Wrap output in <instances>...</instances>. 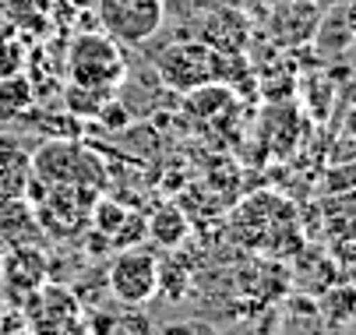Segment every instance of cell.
<instances>
[{"instance_id":"obj_1","label":"cell","mask_w":356,"mask_h":335,"mask_svg":"<svg viewBox=\"0 0 356 335\" xmlns=\"http://www.w3.org/2000/svg\"><path fill=\"white\" fill-rule=\"evenodd\" d=\"M32 177L42 183H71V187H106V166L99 163L85 145L54 138L39 152H32Z\"/></svg>"},{"instance_id":"obj_2","label":"cell","mask_w":356,"mask_h":335,"mask_svg":"<svg viewBox=\"0 0 356 335\" xmlns=\"http://www.w3.org/2000/svg\"><path fill=\"white\" fill-rule=\"evenodd\" d=\"M67 78L88 88H106L113 92L127 78V64L113 35H95L85 32L67 46Z\"/></svg>"},{"instance_id":"obj_3","label":"cell","mask_w":356,"mask_h":335,"mask_svg":"<svg viewBox=\"0 0 356 335\" xmlns=\"http://www.w3.org/2000/svg\"><path fill=\"white\" fill-rule=\"evenodd\" d=\"M106 286L113 300L127 304V307H141L148 304L152 297L159 293V261L156 254L148 251H124L113 265H110V275H106Z\"/></svg>"},{"instance_id":"obj_4","label":"cell","mask_w":356,"mask_h":335,"mask_svg":"<svg viewBox=\"0 0 356 335\" xmlns=\"http://www.w3.org/2000/svg\"><path fill=\"white\" fill-rule=\"evenodd\" d=\"M163 0H99V22L120 42H145L163 28Z\"/></svg>"},{"instance_id":"obj_5","label":"cell","mask_w":356,"mask_h":335,"mask_svg":"<svg viewBox=\"0 0 356 335\" xmlns=\"http://www.w3.org/2000/svg\"><path fill=\"white\" fill-rule=\"evenodd\" d=\"M159 74L166 85H173L180 92L197 88V85L219 78V54H216V46H205V42L170 46L159 57Z\"/></svg>"},{"instance_id":"obj_6","label":"cell","mask_w":356,"mask_h":335,"mask_svg":"<svg viewBox=\"0 0 356 335\" xmlns=\"http://www.w3.org/2000/svg\"><path fill=\"white\" fill-rule=\"evenodd\" d=\"M0 275H4L8 290L29 297L32 290H39L42 279H46V258H42L39 251L18 247V251H11L8 258L0 254Z\"/></svg>"},{"instance_id":"obj_7","label":"cell","mask_w":356,"mask_h":335,"mask_svg":"<svg viewBox=\"0 0 356 335\" xmlns=\"http://www.w3.org/2000/svg\"><path fill=\"white\" fill-rule=\"evenodd\" d=\"M32 300H39L49 314H39V318H29V325L32 328H81V321H78V300L67 293V290H60V286H46V290L39 293V290H32L29 293Z\"/></svg>"},{"instance_id":"obj_8","label":"cell","mask_w":356,"mask_h":335,"mask_svg":"<svg viewBox=\"0 0 356 335\" xmlns=\"http://www.w3.org/2000/svg\"><path fill=\"white\" fill-rule=\"evenodd\" d=\"M29 183H32V156L18 149L15 141L0 145V202L25 198Z\"/></svg>"},{"instance_id":"obj_9","label":"cell","mask_w":356,"mask_h":335,"mask_svg":"<svg viewBox=\"0 0 356 335\" xmlns=\"http://www.w3.org/2000/svg\"><path fill=\"white\" fill-rule=\"evenodd\" d=\"M187 215L177 205H163L159 212H152V219L145 222V233L156 240L159 247H180L187 240Z\"/></svg>"},{"instance_id":"obj_10","label":"cell","mask_w":356,"mask_h":335,"mask_svg":"<svg viewBox=\"0 0 356 335\" xmlns=\"http://www.w3.org/2000/svg\"><path fill=\"white\" fill-rule=\"evenodd\" d=\"M318 318L332 328L353 325V318H356V286L339 282V286H332V290H325L321 300H318Z\"/></svg>"},{"instance_id":"obj_11","label":"cell","mask_w":356,"mask_h":335,"mask_svg":"<svg viewBox=\"0 0 356 335\" xmlns=\"http://www.w3.org/2000/svg\"><path fill=\"white\" fill-rule=\"evenodd\" d=\"M35 99V92H32V81L15 71V74H4L0 78V120H8V117H18L32 106Z\"/></svg>"},{"instance_id":"obj_12","label":"cell","mask_w":356,"mask_h":335,"mask_svg":"<svg viewBox=\"0 0 356 335\" xmlns=\"http://www.w3.org/2000/svg\"><path fill=\"white\" fill-rule=\"evenodd\" d=\"M106 99H110V92H106V88H88V85H78V81H71L67 92H64L67 110L78 113V117H88V113L99 117V110H103Z\"/></svg>"},{"instance_id":"obj_13","label":"cell","mask_w":356,"mask_h":335,"mask_svg":"<svg viewBox=\"0 0 356 335\" xmlns=\"http://www.w3.org/2000/svg\"><path fill=\"white\" fill-rule=\"evenodd\" d=\"M124 219H127V212L120 209V205H113V202H99L95 198V205H92V222L103 229V233H117L120 226H124Z\"/></svg>"},{"instance_id":"obj_14","label":"cell","mask_w":356,"mask_h":335,"mask_svg":"<svg viewBox=\"0 0 356 335\" xmlns=\"http://www.w3.org/2000/svg\"><path fill=\"white\" fill-rule=\"evenodd\" d=\"M4 11L11 22L29 25V22H42L39 15L46 11V0H4Z\"/></svg>"},{"instance_id":"obj_15","label":"cell","mask_w":356,"mask_h":335,"mask_svg":"<svg viewBox=\"0 0 356 335\" xmlns=\"http://www.w3.org/2000/svg\"><path fill=\"white\" fill-rule=\"evenodd\" d=\"M22 60H25L22 46H18V42H11V39H0V78L22 71Z\"/></svg>"},{"instance_id":"obj_16","label":"cell","mask_w":356,"mask_h":335,"mask_svg":"<svg viewBox=\"0 0 356 335\" xmlns=\"http://www.w3.org/2000/svg\"><path fill=\"white\" fill-rule=\"evenodd\" d=\"M346 127H349V134H356V110L349 113V120H346Z\"/></svg>"},{"instance_id":"obj_17","label":"cell","mask_w":356,"mask_h":335,"mask_svg":"<svg viewBox=\"0 0 356 335\" xmlns=\"http://www.w3.org/2000/svg\"><path fill=\"white\" fill-rule=\"evenodd\" d=\"M353 325H356V318H353Z\"/></svg>"}]
</instances>
